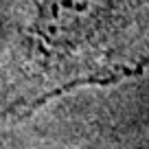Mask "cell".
Returning <instances> with one entry per match:
<instances>
[{
  "instance_id": "cell-1",
  "label": "cell",
  "mask_w": 149,
  "mask_h": 149,
  "mask_svg": "<svg viewBox=\"0 0 149 149\" xmlns=\"http://www.w3.org/2000/svg\"><path fill=\"white\" fill-rule=\"evenodd\" d=\"M125 11L127 0H0V114L125 70Z\"/></svg>"
}]
</instances>
